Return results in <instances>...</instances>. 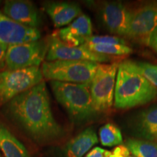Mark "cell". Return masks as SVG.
Here are the masks:
<instances>
[{"label":"cell","instance_id":"2","mask_svg":"<svg viewBox=\"0 0 157 157\" xmlns=\"http://www.w3.org/2000/svg\"><path fill=\"white\" fill-rule=\"evenodd\" d=\"M157 97V89L143 76L135 62L125 60L118 66L114 106L127 109L144 105Z\"/></svg>","mask_w":157,"mask_h":157},{"label":"cell","instance_id":"16","mask_svg":"<svg viewBox=\"0 0 157 157\" xmlns=\"http://www.w3.org/2000/svg\"><path fill=\"white\" fill-rule=\"evenodd\" d=\"M98 142V138L94 129H85L66 144L65 157H83Z\"/></svg>","mask_w":157,"mask_h":157},{"label":"cell","instance_id":"18","mask_svg":"<svg viewBox=\"0 0 157 157\" xmlns=\"http://www.w3.org/2000/svg\"><path fill=\"white\" fill-rule=\"evenodd\" d=\"M125 146L135 157H157V142L128 139Z\"/></svg>","mask_w":157,"mask_h":157},{"label":"cell","instance_id":"22","mask_svg":"<svg viewBox=\"0 0 157 157\" xmlns=\"http://www.w3.org/2000/svg\"><path fill=\"white\" fill-rule=\"evenodd\" d=\"M90 44H126L123 39L114 36H92L85 42Z\"/></svg>","mask_w":157,"mask_h":157},{"label":"cell","instance_id":"26","mask_svg":"<svg viewBox=\"0 0 157 157\" xmlns=\"http://www.w3.org/2000/svg\"><path fill=\"white\" fill-rule=\"evenodd\" d=\"M149 46L157 53V32L155 33L151 36V38L150 42H149Z\"/></svg>","mask_w":157,"mask_h":157},{"label":"cell","instance_id":"20","mask_svg":"<svg viewBox=\"0 0 157 157\" xmlns=\"http://www.w3.org/2000/svg\"><path fill=\"white\" fill-rule=\"evenodd\" d=\"M88 50L104 56H126L132 52V49L127 44H84Z\"/></svg>","mask_w":157,"mask_h":157},{"label":"cell","instance_id":"10","mask_svg":"<svg viewBox=\"0 0 157 157\" xmlns=\"http://www.w3.org/2000/svg\"><path fill=\"white\" fill-rule=\"evenodd\" d=\"M131 13L119 2H103L100 7V17L105 28L113 34L127 36Z\"/></svg>","mask_w":157,"mask_h":157},{"label":"cell","instance_id":"3","mask_svg":"<svg viewBox=\"0 0 157 157\" xmlns=\"http://www.w3.org/2000/svg\"><path fill=\"white\" fill-rule=\"evenodd\" d=\"M50 86L56 101L74 122L87 121L96 113L90 86L57 81H51Z\"/></svg>","mask_w":157,"mask_h":157},{"label":"cell","instance_id":"27","mask_svg":"<svg viewBox=\"0 0 157 157\" xmlns=\"http://www.w3.org/2000/svg\"><path fill=\"white\" fill-rule=\"evenodd\" d=\"M129 157H135V156H131V155H130V156H129Z\"/></svg>","mask_w":157,"mask_h":157},{"label":"cell","instance_id":"1","mask_svg":"<svg viewBox=\"0 0 157 157\" xmlns=\"http://www.w3.org/2000/svg\"><path fill=\"white\" fill-rule=\"evenodd\" d=\"M5 113L38 142L56 140L63 134L54 118L44 81L6 104Z\"/></svg>","mask_w":157,"mask_h":157},{"label":"cell","instance_id":"24","mask_svg":"<svg viewBox=\"0 0 157 157\" xmlns=\"http://www.w3.org/2000/svg\"><path fill=\"white\" fill-rule=\"evenodd\" d=\"M111 154V151L105 150L100 147H95L93 149H92L85 157H109Z\"/></svg>","mask_w":157,"mask_h":157},{"label":"cell","instance_id":"11","mask_svg":"<svg viewBox=\"0 0 157 157\" xmlns=\"http://www.w3.org/2000/svg\"><path fill=\"white\" fill-rule=\"evenodd\" d=\"M38 29L20 25L0 12V43L10 46L33 42L40 39Z\"/></svg>","mask_w":157,"mask_h":157},{"label":"cell","instance_id":"6","mask_svg":"<svg viewBox=\"0 0 157 157\" xmlns=\"http://www.w3.org/2000/svg\"><path fill=\"white\" fill-rule=\"evenodd\" d=\"M118 63H99L90 85V91L96 113L106 111L112 106L114 98Z\"/></svg>","mask_w":157,"mask_h":157},{"label":"cell","instance_id":"21","mask_svg":"<svg viewBox=\"0 0 157 157\" xmlns=\"http://www.w3.org/2000/svg\"><path fill=\"white\" fill-rule=\"evenodd\" d=\"M143 76L157 89V65L146 62H137Z\"/></svg>","mask_w":157,"mask_h":157},{"label":"cell","instance_id":"19","mask_svg":"<svg viewBox=\"0 0 157 157\" xmlns=\"http://www.w3.org/2000/svg\"><path fill=\"white\" fill-rule=\"evenodd\" d=\"M99 137L101 144L107 147L119 146L123 142L121 130L111 123H108L100 128Z\"/></svg>","mask_w":157,"mask_h":157},{"label":"cell","instance_id":"14","mask_svg":"<svg viewBox=\"0 0 157 157\" xmlns=\"http://www.w3.org/2000/svg\"><path fill=\"white\" fill-rule=\"evenodd\" d=\"M44 9L56 28L70 24L82 13L77 4L66 2H46Z\"/></svg>","mask_w":157,"mask_h":157},{"label":"cell","instance_id":"8","mask_svg":"<svg viewBox=\"0 0 157 157\" xmlns=\"http://www.w3.org/2000/svg\"><path fill=\"white\" fill-rule=\"evenodd\" d=\"M48 50L46 56V61L55 60H78V61H91L98 63L109 62L110 56L92 52L84 45L72 47L63 42L54 33L48 39Z\"/></svg>","mask_w":157,"mask_h":157},{"label":"cell","instance_id":"12","mask_svg":"<svg viewBox=\"0 0 157 157\" xmlns=\"http://www.w3.org/2000/svg\"><path fill=\"white\" fill-rule=\"evenodd\" d=\"M3 13L15 22L29 28L37 29L41 19L38 10L29 1L9 0L3 7Z\"/></svg>","mask_w":157,"mask_h":157},{"label":"cell","instance_id":"4","mask_svg":"<svg viewBox=\"0 0 157 157\" xmlns=\"http://www.w3.org/2000/svg\"><path fill=\"white\" fill-rule=\"evenodd\" d=\"M98 65L95 62L82 60L44 61L41 70L43 78L50 81L90 86Z\"/></svg>","mask_w":157,"mask_h":157},{"label":"cell","instance_id":"15","mask_svg":"<svg viewBox=\"0 0 157 157\" xmlns=\"http://www.w3.org/2000/svg\"><path fill=\"white\" fill-rule=\"evenodd\" d=\"M132 127L138 136L157 142V105L140 111L135 117Z\"/></svg>","mask_w":157,"mask_h":157},{"label":"cell","instance_id":"9","mask_svg":"<svg viewBox=\"0 0 157 157\" xmlns=\"http://www.w3.org/2000/svg\"><path fill=\"white\" fill-rule=\"evenodd\" d=\"M157 32V5H147L131 13L127 36L140 44L149 45Z\"/></svg>","mask_w":157,"mask_h":157},{"label":"cell","instance_id":"17","mask_svg":"<svg viewBox=\"0 0 157 157\" xmlns=\"http://www.w3.org/2000/svg\"><path fill=\"white\" fill-rule=\"evenodd\" d=\"M0 150L5 157H30L25 147L0 121Z\"/></svg>","mask_w":157,"mask_h":157},{"label":"cell","instance_id":"5","mask_svg":"<svg viewBox=\"0 0 157 157\" xmlns=\"http://www.w3.org/2000/svg\"><path fill=\"white\" fill-rule=\"evenodd\" d=\"M39 67L0 72V106L6 105L20 94L44 81Z\"/></svg>","mask_w":157,"mask_h":157},{"label":"cell","instance_id":"13","mask_svg":"<svg viewBox=\"0 0 157 157\" xmlns=\"http://www.w3.org/2000/svg\"><path fill=\"white\" fill-rule=\"evenodd\" d=\"M59 39L72 47L82 46L93 36V25L90 17L80 15L67 27L57 31Z\"/></svg>","mask_w":157,"mask_h":157},{"label":"cell","instance_id":"23","mask_svg":"<svg viewBox=\"0 0 157 157\" xmlns=\"http://www.w3.org/2000/svg\"><path fill=\"white\" fill-rule=\"evenodd\" d=\"M131 153L125 145H119L111 151L109 157H129Z\"/></svg>","mask_w":157,"mask_h":157},{"label":"cell","instance_id":"7","mask_svg":"<svg viewBox=\"0 0 157 157\" xmlns=\"http://www.w3.org/2000/svg\"><path fill=\"white\" fill-rule=\"evenodd\" d=\"M48 39L10 45L6 53V68L8 70L39 67L46 58Z\"/></svg>","mask_w":157,"mask_h":157},{"label":"cell","instance_id":"25","mask_svg":"<svg viewBox=\"0 0 157 157\" xmlns=\"http://www.w3.org/2000/svg\"><path fill=\"white\" fill-rule=\"evenodd\" d=\"M8 46L0 43V72L6 68V53Z\"/></svg>","mask_w":157,"mask_h":157}]
</instances>
